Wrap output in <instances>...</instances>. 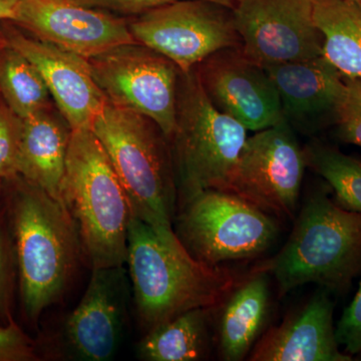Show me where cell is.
Wrapping results in <instances>:
<instances>
[{
	"instance_id": "6da1fadb",
	"label": "cell",
	"mask_w": 361,
	"mask_h": 361,
	"mask_svg": "<svg viewBox=\"0 0 361 361\" xmlns=\"http://www.w3.org/2000/svg\"><path fill=\"white\" fill-rule=\"evenodd\" d=\"M113 164L130 212L164 242L182 246L174 231L178 185L168 137L148 116L106 103L92 125Z\"/></svg>"
},
{
	"instance_id": "7a4b0ae2",
	"label": "cell",
	"mask_w": 361,
	"mask_h": 361,
	"mask_svg": "<svg viewBox=\"0 0 361 361\" xmlns=\"http://www.w3.org/2000/svg\"><path fill=\"white\" fill-rule=\"evenodd\" d=\"M126 263L137 314L148 330L189 310H211L224 302L237 285L231 272L199 262L183 245H169L134 216Z\"/></svg>"
},
{
	"instance_id": "3957f363",
	"label": "cell",
	"mask_w": 361,
	"mask_h": 361,
	"mask_svg": "<svg viewBox=\"0 0 361 361\" xmlns=\"http://www.w3.org/2000/svg\"><path fill=\"white\" fill-rule=\"evenodd\" d=\"M9 182L21 300L28 320L37 322L63 295L82 244L63 202L23 178Z\"/></svg>"
},
{
	"instance_id": "277c9868",
	"label": "cell",
	"mask_w": 361,
	"mask_h": 361,
	"mask_svg": "<svg viewBox=\"0 0 361 361\" xmlns=\"http://www.w3.org/2000/svg\"><path fill=\"white\" fill-rule=\"evenodd\" d=\"M360 267L361 213L318 190L304 203L283 248L252 272L272 275L284 295L310 283L344 290Z\"/></svg>"
},
{
	"instance_id": "5b68a950",
	"label": "cell",
	"mask_w": 361,
	"mask_h": 361,
	"mask_svg": "<svg viewBox=\"0 0 361 361\" xmlns=\"http://www.w3.org/2000/svg\"><path fill=\"white\" fill-rule=\"evenodd\" d=\"M61 202L92 269L127 262L132 212L113 164L92 130H71Z\"/></svg>"
},
{
	"instance_id": "8992f818",
	"label": "cell",
	"mask_w": 361,
	"mask_h": 361,
	"mask_svg": "<svg viewBox=\"0 0 361 361\" xmlns=\"http://www.w3.org/2000/svg\"><path fill=\"white\" fill-rule=\"evenodd\" d=\"M247 129L214 106L195 70L180 75L177 123L171 137L178 200L204 190L229 192Z\"/></svg>"
},
{
	"instance_id": "52a82bcc",
	"label": "cell",
	"mask_w": 361,
	"mask_h": 361,
	"mask_svg": "<svg viewBox=\"0 0 361 361\" xmlns=\"http://www.w3.org/2000/svg\"><path fill=\"white\" fill-rule=\"evenodd\" d=\"M178 205L175 234L192 257L212 267L257 257L277 237L271 214L230 192L204 190Z\"/></svg>"
},
{
	"instance_id": "ba28073f",
	"label": "cell",
	"mask_w": 361,
	"mask_h": 361,
	"mask_svg": "<svg viewBox=\"0 0 361 361\" xmlns=\"http://www.w3.org/2000/svg\"><path fill=\"white\" fill-rule=\"evenodd\" d=\"M130 18L135 42L166 56L182 73L221 49L241 47L232 9L209 0H176Z\"/></svg>"
},
{
	"instance_id": "9c48e42d",
	"label": "cell",
	"mask_w": 361,
	"mask_h": 361,
	"mask_svg": "<svg viewBox=\"0 0 361 361\" xmlns=\"http://www.w3.org/2000/svg\"><path fill=\"white\" fill-rule=\"evenodd\" d=\"M87 61L109 103L148 116L170 142L180 75L173 61L140 44L118 45Z\"/></svg>"
},
{
	"instance_id": "30bf717a",
	"label": "cell",
	"mask_w": 361,
	"mask_h": 361,
	"mask_svg": "<svg viewBox=\"0 0 361 361\" xmlns=\"http://www.w3.org/2000/svg\"><path fill=\"white\" fill-rule=\"evenodd\" d=\"M306 167L304 148L284 121L247 137L229 192L271 215L295 219Z\"/></svg>"
},
{
	"instance_id": "8fae6325",
	"label": "cell",
	"mask_w": 361,
	"mask_h": 361,
	"mask_svg": "<svg viewBox=\"0 0 361 361\" xmlns=\"http://www.w3.org/2000/svg\"><path fill=\"white\" fill-rule=\"evenodd\" d=\"M232 13L242 51L264 68L323 56L314 0H236Z\"/></svg>"
},
{
	"instance_id": "7c38bea8",
	"label": "cell",
	"mask_w": 361,
	"mask_h": 361,
	"mask_svg": "<svg viewBox=\"0 0 361 361\" xmlns=\"http://www.w3.org/2000/svg\"><path fill=\"white\" fill-rule=\"evenodd\" d=\"M35 39L87 59L137 44L127 18L71 0H20L11 21Z\"/></svg>"
},
{
	"instance_id": "4fadbf2b",
	"label": "cell",
	"mask_w": 361,
	"mask_h": 361,
	"mask_svg": "<svg viewBox=\"0 0 361 361\" xmlns=\"http://www.w3.org/2000/svg\"><path fill=\"white\" fill-rule=\"evenodd\" d=\"M195 71L214 106L247 130L258 132L284 122L279 96L267 71L247 58L241 47L215 52Z\"/></svg>"
},
{
	"instance_id": "5bb4252c",
	"label": "cell",
	"mask_w": 361,
	"mask_h": 361,
	"mask_svg": "<svg viewBox=\"0 0 361 361\" xmlns=\"http://www.w3.org/2000/svg\"><path fill=\"white\" fill-rule=\"evenodd\" d=\"M2 23L6 44L39 71L52 101L71 130L92 129L108 99L92 77L89 61L25 35L11 21Z\"/></svg>"
},
{
	"instance_id": "9a60e30c",
	"label": "cell",
	"mask_w": 361,
	"mask_h": 361,
	"mask_svg": "<svg viewBox=\"0 0 361 361\" xmlns=\"http://www.w3.org/2000/svg\"><path fill=\"white\" fill-rule=\"evenodd\" d=\"M276 87L285 122L303 135L337 123L348 82L324 56L265 68Z\"/></svg>"
},
{
	"instance_id": "2e32d148",
	"label": "cell",
	"mask_w": 361,
	"mask_h": 361,
	"mask_svg": "<svg viewBox=\"0 0 361 361\" xmlns=\"http://www.w3.org/2000/svg\"><path fill=\"white\" fill-rule=\"evenodd\" d=\"M127 285L123 266L92 269L85 295L65 326L78 360L106 361L116 355L123 337Z\"/></svg>"
},
{
	"instance_id": "e0dca14e",
	"label": "cell",
	"mask_w": 361,
	"mask_h": 361,
	"mask_svg": "<svg viewBox=\"0 0 361 361\" xmlns=\"http://www.w3.org/2000/svg\"><path fill=\"white\" fill-rule=\"evenodd\" d=\"M326 289L255 344L252 361H350L341 353L334 325V304Z\"/></svg>"
},
{
	"instance_id": "ac0fdd59",
	"label": "cell",
	"mask_w": 361,
	"mask_h": 361,
	"mask_svg": "<svg viewBox=\"0 0 361 361\" xmlns=\"http://www.w3.org/2000/svg\"><path fill=\"white\" fill-rule=\"evenodd\" d=\"M71 129L54 109L23 120L18 176L61 202Z\"/></svg>"
},
{
	"instance_id": "d6986e66",
	"label": "cell",
	"mask_w": 361,
	"mask_h": 361,
	"mask_svg": "<svg viewBox=\"0 0 361 361\" xmlns=\"http://www.w3.org/2000/svg\"><path fill=\"white\" fill-rule=\"evenodd\" d=\"M219 322L221 357L243 360L265 326L270 310L269 278L252 272L225 299Z\"/></svg>"
},
{
	"instance_id": "ffe728a7",
	"label": "cell",
	"mask_w": 361,
	"mask_h": 361,
	"mask_svg": "<svg viewBox=\"0 0 361 361\" xmlns=\"http://www.w3.org/2000/svg\"><path fill=\"white\" fill-rule=\"evenodd\" d=\"M323 56L344 78L361 80V6L351 0H314Z\"/></svg>"
},
{
	"instance_id": "44dd1931",
	"label": "cell",
	"mask_w": 361,
	"mask_h": 361,
	"mask_svg": "<svg viewBox=\"0 0 361 361\" xmlns=\"http://www.w3.org/2000/svg\"><path fill=\"white\" fill-rule=\"evenodd\" d=\"M209 308H197L161 323L142 338L139 355L148 361H195L208 348Z\"/></svg>"
},
{
	"instance_id": "7402d4cb",
	"label": "cell",
	"mask_w": 361,
	"mask_h": 361,
	"mask_svg": "<svg viewBox=\"0 0 361 361\" xmlns=\"http://www.w3.org/2000/svg\"><path fill=\"white\" fill-rule=\"evenodd\" d=\"M0 97L23 120L52 108L39 71L8 44L0 49Z\"/></svg>"
},
{
	"instance_id": "603a6c76",
	"label": "cell",
	"mask_w": 361,
	"mask_h": 361,
	"mask_svg": "<svg viewBox=\"0 0 361 361\" xmlns=\"http://www.w3.org/2000/svg\"><path fill=\"white\" fill-rule=\"evenodd\" d=\"M304 153L307 167L329 183L339 205L361 213V161L320 142H310Z\"/></svg>"
},
{
	"instance_id": "cb8c5ba5",
	"label": "cell",
	"mask_w": 361,
	"mask_h": 361,
	"mask_svg": "<svg viewBox=\"0 0 361 361\" xmlns=\"http://www.w3.org/2000/svg\"><path fill=\"white\" fill-rule=\"evenodd\" d=\"M23 120L0 97V178L11 180L18 176Z\"/></svg>"
},
{
	"instance_id": "d4e9b609",
	"label": "cell",
	"mask_w": 361,
	"mask_h": 361,
	"mask_svg": "<svg viewBox=\"0 0 361 361\" xmlns=\"http://www.w3.org/2000/svg\"><path fill=\"white\" fill-rule=\"evenodd\" d=\"M336 125L344 142L361 147V80H349Z\"/></svg>"
},
{
	"instance_id": "484cf974",
	"label": "cell",
	"mask_w": 361,
	"mask_h": 361,
	"mask_svg": "<svg viewBox=\"0 0 361 361\" xmlns=\"http://www.w3.org/2000/svg\"><path fill=\"white\" fill-rule=\"evenodd\" d=\"M71 1L80 6L132 18L176 0H71ZM209 1L222 4L231 9L236 4V0H209Z\"/></svg>"
},
{
	"instance_id": "4316f807",
	"label": "cell",
	"mask_w": 361,
	"mask_h": 361,
	"mask_svg": "<svg viewBox=\"0 0 361 361\" xmlns=\"http://www.w3.org/2000/svg\"><path fill=\"white\" fill-rule=\"evenodd\" d=\"M336 341L348 355L361 353V283L353 302L345 308L336 329Z\"/></svg>"
},
{
	"instance_id": "83f0119b",
	"label": "cell",
	"mask_w": 361,
	"mask_h": 361,
	"mask_svg": "<svg viewBox=\"0 0 361 361\" xmlns=\"http://www.w3.org/2000/svg\"><path fill=\"white\" fill-rule=\"evenodd\" d=\"M35 360V343L13 320L7 326H0V361Z\"/></svg>"
},
{
	"instance_id": "f1b7e54d",
	"label": "cell",
	"mask_w": 361,
	"mask_h": 361,
	"mask_svg": "<svg viewBox=\"0 0 361 361\" xmlns=\"http://www.w3.org/2000/svg\"><path fill=\"white\" fill-rule=\"evenodd\" d=\"M9 281H11V260L4 222L0 217V314H4L8 301Z\"/></svg>"
},
{
	"instance_id": "f546056e",
	"label": "cell",
	"mask_w": 361,
	"mask_h": 361,
	"mask_svg": "<svg viewBox=\"0 0 361 361\" xmlns=\"http://www.w3.org/2000/svg\"><path fill=\"white\" fill-rule=\"evenodd\" d=\"M20 0H0V21H13Z\"/></svg>"
},
{
	"instance_id": "4dcf8cb0",
	"label": "cell",
	"mask_w": 361,
	"mask_h": 361,
	"mask_svg": "<svg viewBox=\"0 0 361 361\" xmlns=\"http://www.w3.org/2000/svg\"><path fill=\"white\" fill-rule=\"evenodd\" d=\"M6 37H4V33L2 32V28L0 27V49H2V47H6Z\"/></svg>"
},
{
	"instance_id": "1f68e13d",
	"label": "cell",
	"mask_w": 361,
	"mask_h": 361,
	"mask_svg": "<svg viewBox=\"0 0 361 361\" xmlns=\"http://www.w3.org/2000/svg\"><path fill=\"white\" fill-rule=\"evenodd\" d=\"M4 179L2 178H0V193H1L2 190V185H4Z\"/></svg>"
},
{
	"instance_id": "d6a6232c",
	"label": "cell",
	"mask_w": 361,
	"mask_h": 361,
	"mask_svg": "<svg viewBox=\"0 0 361 361\" xmlns=\"http://www.w3.org/2000/svg\"><path fill=\"white\" fill-rule=\"evenodd\" d=\"M351 1L356 2V4H360L361 6V0H351Z\"/></svg>"
},
{
	"instance_id": "836d02e7",
	"label": "cell",
	"mask_w": 361,
	"mask_h": 361,
	"mask_svg": "<svg viewBox=\"0 0 361 361\" xmlns=\"http://www.w3.org/2000/svg\"><path fill=\"white\" fill-rule=\"evenodd\" d=\"M360 355H361V353H360Z\"/></svg>"
}]
</instances>
